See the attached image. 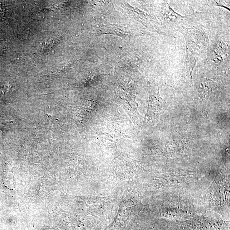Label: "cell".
Masks as SVG:
<instances>
[{
    "mask_svg": "<svg viewBox=\"0 0 230 230\" xmlns=\"http://www.w3.org/2000/svg\"><path fill=\"white\" fill-rule=\"evenodd\" d=\"M165 13H163V18L166 22H174L182 18V16L176 13L168 6V8H166Z\"/></svg>",
    "mask_w": 230,
    "mask_h": 230,
    "instance_id": "obj_1",
    "label": "cell"
},
{
    "mask_svg": "<svg viewBox=\"0 0 230 230\" xmlns=\"http://www.w3.org/2000/svg\"><path fill=\"white\" fill-rule=\"evenodd\" d=\"M1 5H1V4H0V14L2 15V12H3V11H2V9H2V7L1 6Z\"/></svg>",
    "mask_w": 230,
    "mask_h": 230,
    "instance_id": "obj_2",
    "label": "cell"
}]
</instances>
